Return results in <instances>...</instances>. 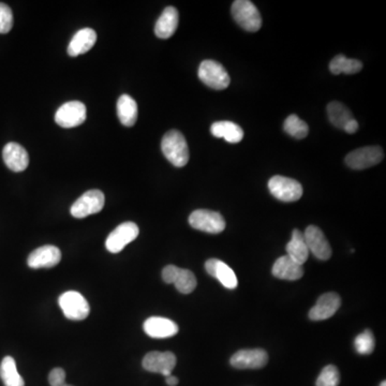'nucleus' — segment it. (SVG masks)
I'll return each mask as SVG.
<instances>
[{"label": "nucleus", "mask_w": 386, "mask_h": 386, "mask_svg": "<svg viewBox=\"0 0 386 386\" xmlns=\"http://www.w3.org/2000/svg\"><path fill=\"white\" fill-rule=\"evenodd\" d=\"M161 149L165 158L174 167H185L189 161L187 141L179 130H171L163 136Z\"/></svg>", "instance_id": "obj_1"}, {"label": "nucleus", "mask_w": 386, "mask_h": 386, "mask_svg": "<svg viewBox=\"0 0 386 386\" xmlns=\"http://www.w3.org/2000/svg\"><path fill=\"white\" fill-rule=\"evenodd\" d=\"M233 18L235 22L249 32H257L262 27L260 12L249 0H236L232 5Z\"/></svg>", "instance_id": "obj_2"}, {"label": "nucleus", "mask_w": 386, "mask_h": 386, "mask_svg": "<svg viewBox=\"0 0 386 386\" xmlns=\"http://www.w3.org/2000/svg\"><path fill=\"white\" fill-rule=\"evenodd\" d=\"M199 79L210 89L224 91L230 85V75L221 63L218 61H202L199 67Z\"/></svg>", "instance_id": "obj_3"}, {"label": "nucleus", "mask_w": 386, "mask_h": 386, "mask_svg": "<svg viewBox=\"0 0 386 386\" xmlns=\"http://www.w3.org/2000/svg\"><path fill=\"white\" fill-rule=\"evenodd\" d=\"M269 189L276 199L285 203L298 201L303 195V187L297 181L281 175L269 179Z\"/></svg>", "instance_id": "obj_4"}, {"label": "nucleus", "mask_w": 386, "mask_h": 386, "mask_svg": "<svg viewBox=\"0 0 386 386\" xmlns=\"http://www.w3.org/2000/svg\"><path fill=\"white\" fill-rule=\"evenodd\" d=\"M59 307L69 320H85L91 312V307L83 295L77 291H68L60 295Z\"/></svg>", "instance_id": "obj_5"}, {"label": "nucleus", "mask_w": 386, "mask_h": 386, "mask_svg": "<svg viewBox=\"0 0 386 386\" xmlns=\"http://www.w3.org/2000/svg\"><path fill=\"white\" fill-rule=\"evenodd\" d=\"M189 224L195 230L210 234H219L226 229V220L222 214L208 210H197L190 214Z\"/></svg>", "instance_id": "obj_6"}, {"label": "nucleus", "mask_w": 386, "mask_h": 386, "mask_svg": "<svg viewBox=\"0 0 386 386\" xmlns=\"http://www.w3.org/2000/svg\"><path fill=\"white\" fill-rule=\"evenodd\" d=\"M104 203H105V198L102 191L96 189L89 190L73 203L70 212L73 217L83 219L87 216L101 212Z\"/></svg>", "instance_id": "obj_7"}, {"label": "nucleus", "mask_w": 386, "mask_h": 386, "mask_svg": "<svg viewBox=\"0 0 386 386\" xmlns=\"http://www.w3.org/2000/svg\"><path fill=\"white\" fill-rule=\"evenodd\" d=\"M384 158L380 146H366L355 149L346 157V165L353 169H365L379 165Z\"/></svg>", "instance_id": "obj_8"}, {"label": "nucleus", "mask_w": 386, "mask_h": 386, "mask_svg": "<svg viewBox=\"0 0 386 386\" xmlns=\"http://www.w3.org/2000/svg\"><path fill=\"white\" fill-rule=\"evenodd\" d=\"M140 229L134 222L120 224L105 240V247L111 253H118L139 236Z\"/></svg>", "instance_id": "obj_9"}, {"label": "nucleus", "mask_w": 386, "mask_h": 386, "mask_svg": "<svg viewBox=\"0 0 386 386\" xmlns=\"http://www.w3.org/2000/svg\"><path fill=\"white\" fill-rule=\"evenodd\" d=\"M165 283H173L181 293L190 294L197 288V278L189 269H179L175 265H167L162 271Z\"/></svg>", "instance_id": "obj_10"}, {"label": "nucleus", "mask_w": 386, "mask_h": 386, "mask_svg": "<svg viewBox=\"0 0 386 386\" xmlns=\"http://www.w3.org/2000/svg\"><path fill=\"white\" fill-rule=\"evenodd\" d=\"M86 120L85 104L79 101H70L57 110L55 122L63 128H75Z\"/></svg>", "instance_id": "obj_11"}, {"label": "nucleus", "mask_w": 386, "mask_h": 386, "mask_svg": "<svg viewBox=\"0 0 386 386\" xmlns=\"http://www.w3.org/2000/svg\"><path fill=\"white\" fill-rule=\"evenodd\" d=\"M176 363L177 359L174 353L154 351L145 355L142 366L149 373H160L167 378L172 375V371L176 366Z\"/></svg>", "instance_id": "obj_12"}, {"label": "nucleus", "mask_w": 386, "mask_h": 386, "mask_svg": "<svg viewBox=\"0 0 386 386\" xmlns=\"http://www.w3.org/2000/svg\"><path fill=\"white\" fill-rule=\"evenodd\" d=\"M306 245L308 250L311 252L319 260L326 261L332 257V248L330 243L326 240V235L321 229L316 226H309L306 229L305 233Z\"/></svg>", "instance_id": "obj_13"}, {"label": "nucleus", "mask_w": 386, "mask_h": 386, "mask_svg": "<svg viewBox=\"0 0 386 386\" xmlns=\"http://www.w3.org/2000/svg\"><path fill=\"white\" fill-rule=\"evenodd\" d=\"M269 354L262 349L240 350L231 357L230 363L236 369H261L266 366Z\"/></svg>", "instance_id": "obj_14"}, {"label": "nucleus", "mask_w": 386, "mask_h": 386, "mask_svg": "<svg viewBox=\"0 0 386 386\" xmlns=\"http://www.w3.org/2000/svg\"><path fill=\"white\" fill-rule=\"evenodd\" d=\"M61 260V251L56 246L46 245L39 247L30 253L27 264L30 269H51L56 266Z\"/></svg>", "instance_id": "obj_15"}, {"label": "nucleus", "mask_w": 386, "mask_h": 386, "mask_svg": "<svg viewBox=\"0 0 386 386\" xmlns=\"http://www.w3.org/2000/svg\"><path fill=\"white\" fill-rule=\"evenodd\" d=\"M144 332L155 339H165L175 336L179 333V326L174 321L161 316H152L144 322Z\"/></svg>", "instance_id": "obj_16"}, {"label": "nucleus", "mask_w": 386, "mask_h": 386, "mask_svg": "<svg viewBox=\"0 0 386 386\" xmlns=\"http://www.w3.org/2000/svg\"><path fill=\"white\" fill-rule=\"evenodd\" d=\"M341 305V298L336 293H326L319 297L316 305L309 311L312 321H323L332 318Z\"/></svg>", "instance_id": "obj_17"}, {"label": "nucleus", "mask_w": 386, "mask_h": 386, "mask_svg": "<svg viewBox=\"0 0 386 386\" xmlns=\"http://www.w3.org/2000/svg\"><path fill=\"white\" fill-rule=\"evenodd\" d=\"M3 158L6 165L13 172L25 171L30 165L28 153L18 143L10 142L4 147Z\"/></svg>", "instance_id": "obj_18"}, {"label": "nucleus", "mask_w": 386, "mask_h": 386, "mask_svg": "<svg viewBox=\"0 0 386 386\" xmlns=\"http://www.w3.org/2000/svg\"><path fill=\"white\" fill-rule=\"evenodd\" d=\"M205 269L212 277L216 278L226 289H236L238 285V277L234 271L222 261L210 259L206 261Z\"/></svg>", "instance_id": "obj_19"}, {"label": "nucleus", "mask_w": 386, "mask_h": 386, "mask_svg": "<svg viewBox=\"0 0 386 386\" xmlns=\"http://www.w3.org/2000/svg\"><path fill=\"white\" fill-rule=\"evenodd\" d=\"M271 273L278 279L283 281H298L304 276L303 265L297 264L288 255L279 257L274 264Z\"/></svg>", "instance_id": "obj_20"}, {"label": "nucleus", "mask_w": 386, "mask_h": 386, "mask_svg": "<svg viewBox=\"0 0 386 386\" xmlns=\"http://www.w3.org/2000/svg\"><path fill=\"white\" fill-rule=\"evenodd\" d=\"M97 41V34L91 28L79 30L71 39L68 46V54L72 57L79 56L91 50Z\"/></svg>", "instance_id": "obj_21"}, {"label": "nucleus", "mask_w": 386, "mask_h": 386, "mask_svg": "<svg viewBox=\"0 0 386 386\" xmlns=\"http://www.w3.org/2000/svg\"><path fill=\"white\" fill-rule=\"evenodd\" d=\"M179 26V11L176 8L167 7L155 26V34L158 38L169 39L176 32Z\"/></svg>", "instance_id": "obj_22"}, {"label": "nucleus", "mask_w": 386, "mask_h": 386, "mask_svg": "<svg viewBox=\"0 0 386 386\" xmlns=\"http://www.w3.org/2000/svg\"><path fill=\"white\" fill-rule=\"evenodd\" d=\"M288 257L297 264L303 265L309 257V250L305 242V236L302 231L295 230L292 233V238L287 245Z\"/></svg>", "instance_id": "obj_23"}, {"label": "nucleus", "mask_w": 386, "mask_h": 386, "mask_svg": "<svg viewBox=\"0 0 386 386\" xmlns=\"http://www.w3.org/2000/svg\"><path fill=\"white\" fill-rule=\"evenodd\" d=\"M210 132L216 138H222L228 143H240L244 138V130L238 124L232 122H214L210 127Z\"/></svg>", "instance_id": "obj_24"}, {"label": "nucleus", "mask_w": 386, "mask_h": 386, "mask_svg": "<svg viewBox=\"0 0 386 386\" xmlns=\"http://www.w3.org/2000/svg\"><path fill=\"white\" fill-rule=\"evenodd\" d=\"M117 115L126 127H134L138 120V104L129 95L120 96L117 101Z\"/></svg>", "instance_id": "obj_25"}, {"label": "nucleus", "mask_w": 386, "mask_h": 386, "mask_svg": "<svg viewBox=\"0 0 386 386\" xmlns=\"http://www.w3.org/2000/svg\"><path fill=\"white\" fill-rule=\"evenodd\" d=\"M0 378L5 386H25L23 378L20 377L16 368L13 357L6 356L0 365Z\"/></svg>", "instance_id": "obj_26"}, {"label": "nucleus", "mask_w": 386, "mask_h": 386, "mask_svg": "<svg viewBox=\"0 0 386 386\" xmlns=\"http://www.w3.org/2000/svg\"><path fill=\"white\" fill-rule=\"evenodd\" d=\"M363 69V63L357 59L347 58L345 55H337L330 63V70L333 75H355Z\"/></svg>", "instance_id": "obj_27"}, {"label": "nucleus", "mask_w": 386, "mask_h": 386, "mask_svg": "<svg viewBox=\"0 0 386 386\" xmlns=\"http://www.w3.org/2000/svg\"><path fill=\"white\" fill-rule=\"evenodd\" d=\"M328 114L330 122L336 128L342 129V130L346 127V124L354 118L350 110L345 104L338 101H333L328 104Z\"/></svg>", "instance_id": "obj_28"}, {"label": "nucleus", "mask_w": 386, "mask_h": 386, "mask_svg": "<svg viewBox=\"0 0 386 386\" xmlns=\"http://www.w3.org/2000/svg\"><path fill=\"white\" fill-rule=\"evenodd\" d=\"M283 129L292 138L302 140L309 134V127L304 120H300L297 115H290L283 124Z\"/></svg>", "instance_id": "obj_29"}, {"label": "nucleus", "mask_w": 386, "mask_h": 386, "mask_svg": "<svg viewBox=\"0 0 386 386\" xmlns=\"http://www.w3.org/2000/svg\"><path fill=\"white\" fill-rule=\"evenodd\" d=\"M354 346L355 350L359 354H371L375 350V336H373V332L371 330H364L355 338Z\"/></svg>", "instance_id": "obj_30"}, {"label": "nucleus", "mask_w": 386, "mask_h": 386, "mask_svg": "<svg viewBox=\"0 0 386 386\" xmlns=\"http://www.w3.org/2000/svg\"><path fill=\"white\" fill-rule=\"evenodd\" d=\"M340 382V373L334 365H328L316 379V386H338Z\"/></svg>", "instance_id": "obj_31"}, {"label": "nucleus", "mask_w": 386, "mask_h": 386, "mask_svg": "<svg viewBox=\"0 0 386 386\" xmlns=\"http://www.w3.org/2000/svg\"><path fill=\"white\" fill-rule=\"evenodd\" d=\"M13 27V13L11 8L0 3V34H8Z\"/></svg>", "instance_id": "obj_32"}, {"label": "nucleus", "mask_w": 386, "mask_h": 386, "mask_svg": "<svg viewBox=\"0 0 386 386\" xmlns=\"http://www.w3.org/2000/svg\"><path fill=\"white\" fill-rule=\"evenodd\" d=\"M51 386H63L66 382V373L63 368H54L49 375Z\"/></svg>", "instance_id": "obj_33"}, {"label": "nucleus", "mask_w": 386, "mask_h": 386, "mask_svg": "<svg viewBox=\"0 0 386 386\" xmlns=\"http://www.w3.org/2000/svg\"><path fill=\"white\" fill-rule=\"evenodd\" d=\"M343 130L347 132V134H353L359 130V122L355 118L351 120L348 124H346V127L343 128Z\"/></svg>", "instance_id": "obj_34"}, {"label": "nucleus", "mask_w": 386, "mask_h": 386, "mask_svg": "<svg viewBox=\"0 0 386 386\" xmlns=\"http://www.w3.org/2000/svg\"><path fill=\"white\" fill-rule=\"evenodd\" d=\"M165 382H167V385L169 386H176L179 384V379L174 375H169V377L165 378Z\"/></svg>", "instance_id": "obj_35"}, {"label": "nucleus", "mask_w": 386, "mask_h": 386, "mask_svg": "<svg viewBox=\"0 0 386 386\" xmlns=\"http://www.w3.org/2000/svg\"><path fill=\"white\" fill-rule=\"evenodd\" d=\"M380 386H386V382L385 381L381 382V384H380Z\"/></svg>", "instance_id": "obj_36"}, {"label": "nucleus", "mask_w": 386, "mask_h": 386, "mask_svg": "<svg viewBox=\"0 0 386 386\" xmlns=\"http://www.w3.org/2000/svg\"><path fill=\"white\" fill-rule=\"evenodd\" d=\"M63 386H72V385H68V384H63Z\"/></svg>", "instance_id": "obj_37"}]
</instances>
